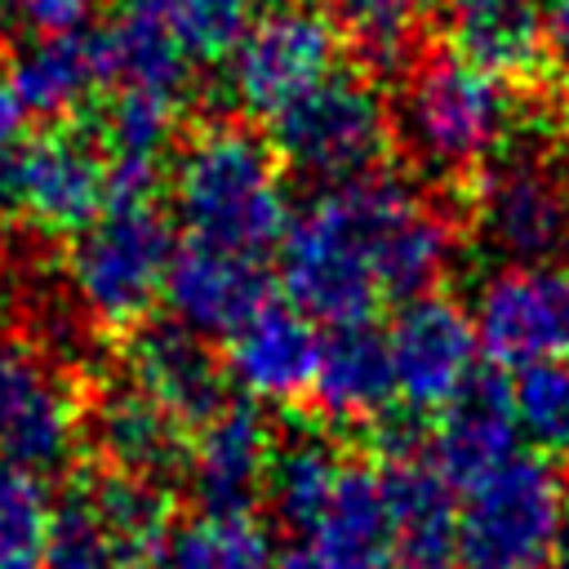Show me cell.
<instances>
[{
    "label": "cell",
    "instance_id": "36",
    "mask_svg": "<svg viewBox=\"0 0 569 569\" xmlns=\"http://www.w3.org/2000/svg\"><path fill=\"white\" fill-rule=\"evenodd\" d=\"M542 27H547V49L569 58V0H542Z\"/></svg>",
    "mask_w": 569,
    "mask_h": 569
},
{
    "label": "cell",
    "instance_id": "7",
    "mask_svg": "<svg viewBox=\"0 0 569 569\" xmlns=\"http://www.w3.org/2000/svg\"><path fill=\"white\" fill-rule=\"evenodd\" d=\"M391 138V111L373 80L333 71L271 120L276 156L311 182L338 187L378 169Z\"/></svg>",
    "mask_w": 569,
    "mask_h": 569
},
{
    "label": "cell",
    "instance_id": "16",
    "mask_svg": "<svg viewBox=\"0 0 569 569\" xmlns=\"http://www.w3.org/2000/svg\"><path fill=\"white\" fill-rule=\"evenodd\" d=\"M276 431L258 405H222L196 427L187 449V480L200 511H249L267 493Z\"/></svg>",
    "mask_w": 569,
    "mask_h": 569
},
{
    "label": "cell",
    "instance_id": "35",
    "mask_svg": "<svg viewBox=\"0 0 569 569\" xmlns=\"http://www.w3.org/2000/svg\"><path fill=\"white\" fill-rule=\"evenodd\" d=\"M18 129H22V102L9 84V76H0V169L18 151Z\"/></svg>",
    "mask_w": 569,
    "mask_h": 569
},
{
    "label": "cell",
    "instance_id": "31",
    "mask_svg": "<svg viewBox=\"0 0 569 569\" xmlns=\"http://www.w3.org/2000/svg\"><path fill=\"white\" fill-rule=\"evenodd\" d=\"M53 502L36 471L0 467V569H40Z\"/></svg>",
    "mask_w": 569,
    "mask_h": 569
},
{
    "label": "cell",
    "instance_id": "22",
    "mask_svg": "<svg viewBox=\"0 0 569 569\" xmlns=\"http://www.w3.org/2000/svg\"><path fill=\"white\" fill-rule=\"evenodd\" d=\"M453 53L498 76H529L547 53L542 0H445Z\"/></svg>",
    "mask_w": 569,
    "mask_h": 569
},
{
    "label": "cell",
    "instance_id": "6",
    "mask_svg": "<svg viewBox=\"0 0 569 569\" xmlns=\"http://www.w3.org/2000/svg\"><path fill=\"white\" fill-rule=\"evenodd\" d=\"M471 227L507 267L569 262V160L542 147H507L471 187Z\"/></svg>",
    "mask_w": 569,
    "mask_h": 569
},
{
    "label": "cell",
    "instance_id": "30",
    "mask_svg": "<svg viewBox=\"0 0 569 569\" xmlns=\"http://www.w3.org/2000/svg\"><path fill=\"white\" fill-rule=\"evenodd\" d=\"M507 400L516 431L533 445V453L569 458V360H538L516 369Z\"/></svg>",
    "mask_w": 569,
    "mask_h": 569
},
{
    "label": "cell",
    "instance_id": "4",
    "mask_svg": "<svg viewBox=\"0 0 569 569\" xmlns=\"http://www.w3.org/2000/svg\"><path fill=\"white\" fill-rule=\"evenodd\" d=\"M173 231L151 196H111L67 249V289L98 329H133L164 293Z\"/></svg>",
    "mask_w": 569,
    "mask_h": 569
},
{
    "label": "cell",
    "instance_id": "17",
    "mask_svg": "<svg viewBox=\"0 0 569 569\" xmlns=\"http://www.w3.org/2000/svg\"><path fill=\"white\" fill-rule=\"evenodd\" d=\"M320 338L298 307L262 302L240 329L227 333V378L262 405H293L311 391Z\"/></svg>",
    "mask_w": 569,
    "mask_h": 569
},
{
    "label": "cell",
    "instance_id": "5",
    "mask_svg": "<svg viewBox=\"0 0 569 569\" xmlns=\"http://www.w3.org/2000/svg\"><path fill=\"white\" fill-rule=\"evenodd\" d=\"M360 258L378 284V298H422L453 271L458 227L449 213L396 173H365L338 182Z\"/></svg>",
    "mask_w": 569,
    "mask_h": 569
},
{
    "label": "cell",
    "instance_id": "14",
    "mask_svg": "<svg viewBox=\"0 0 569 569\" xmlns=\"http://www.w3.org/2000/svg\"><path fill=\"white\" fill-rule=\"evenodd\" d=\"M280 569H391V520L382 480L347 462L329 498L284 529Z\"/></svg>",
    "mask_w": 569,
    "mask_h": 569
},
{
    "label": "cell",
    "instance_id": "29",
    "mask_svg": "<svg viewBox=\"0 0 569 569\" xmlns=\"http://www.w3.org/2000/svg\"><path fill=\"white\" fill-rule=\"evenodd\" d=\"M342 467H347V458L333 449V440L311 436V431L289 436V440L276 445V458H271V476H267V493L262 498L271 502L276 520L284 529H293L302 516H311L329 498V489L338 485Z\"/></svg>",
    "mask_w": 569,
    "mask_h": 569
},
{
    "label": "cell",
    "instance_id": "34",
    "mask_svg": "<svg viewBox=\"0 0 569 569\" xmlns=\"http://www.w3.org/2000/svg\"><path fill=\"white\" fill-rule=\"evenodd\" d=\"M98 13V0H0V36L4 40H53L76 36Z\"/></svg>",
    "mask_w": 569,
    "mask_h": 569
},
{
    "label": "cell",
    "instance_id": "23",
    "mask_svg": "<svg viewBox=\"0 0 569 569\" xmlns=\"http://www.w3.org/2000/svg\"><path fill=\"white\" fill-rule=\"evenodd\" d=\"M178 431L182 427L133 382L98 391V400L89 409V436H93L98 453L107 458V467H116V471L160 480L164 471L187 462Z\"/></svg>",
    "mask_w": 569,
    "mask_h": 569
},
{
    "label": "cell",
    "instance_id": "27",
    "mask_svg": "<svg viewBox=\"0 0 569 569\" xmlns=\"http://www.w3.org/2000/svg\"><path fill=\"white\" fill-rule=\"evenodd\" d=\"M84 493H89V502H93V511H98V520H102V529H107V538L124 565H138V560L164 551L169 498H164L160 480L107 467V476H98Z\"/></svg>",
    "mask_w": 569,
    "mask_h": 569
},
{
    "label": "cell",
    "instance_id": "2",
    "mask_svg": "<svg viewBox=\"0 0 569 569\" xmlns=\"http://www.w3.org/2000/svg\"><path fill=\"white\" fill-rule=\"evenodd\" d=\"M520 102L507 76L467 62L462 53L422 58L400 89V138L436 178L480 173L516 138Z\"/></svg>",
    "mask_w": 569,
    "mask_h": 569
},
{
    "label": "cell",
    "instance_id": "10",
    "mask_svg": "<svg viewBox=\"0 0 569 569\" xmlns=\"http://www.w3.org/2000/svg\"><path fill=\"white\" fill-rule=\"evenodd\" d=\"M0 200L13 218H22L36 231H80L111 200V160L102 142L84 133H36L0 169Z\"/></svg>",
    "mask_w": 569,
    "mask_h": 569
},
{
    "label": "cell",
    "instance_id": "26",
    "mask_svg": "<svg viewBox=\"0 0 569 569\" xmlns=\"http://www.w3.org/2000/svg\"><path fill=\"white\" fill-rule=\"evenodd\" d=\"M164 569H280V547L249 511H196L169 529Z\"/></svg>",
    "mask_w": 569,
    "mask_h": 569
},
{
    "label": "cell",
    "instance_id": "11",
    "mask_svg": "<svg viewBox=\"0 0 569 569\" xmlns=\"http://www.w3.org/2000/svg\"><path fill=\"white\" fill-rule=\"evenodd\" d=\"M84 431V405L49 351L0 342V458L22 471H53Z\"/></svg>",
    "mask_w": 569,
    "mask_h": 569
},
{
    "label": "cell",
    "instance_id": "18",
    "mask_svg": "<svg viewBox=\"0 0 569 569\" xmlns=\"http://www.w3.org/2000/svg\"><path fill=\"white\" fill-rule=\"evenodd\" d=\"M164 298L173 320L191 325L196 333H231L267 302V271L253 253L187 240L173 249Z\"/></svg>",
    "mask_w": 569,
    "mask_h": 569
},
{
    "label": "cell",
    "instance_id": "8",
    "mask_svg": "<svg viewBox=\"0 0 569 569\" xmlns=\"http://www.w3.org/2000/svg\"><path fill=\"white\" fill-rule=\"evenodd\" d=\"M338 27L325 9L284 0L253 18V27L231 49L227 89L240 111L276 120L302 93L333 76L338 62Z\"/></svg>",
    "mask_w": 569,
    "mask_h": 569
},
{
    "label": "cell",
    "instance_id": "13",
    "mask_svg": "<svg viewBox=\"0 0 569 569\" xmlns=\"http://www.w3.org/2000/svg\"><path fill=\"white\" fill-rule=\"evenodd\" d=\"M476 338L507 369L569 360V262L502 267L476 289Z\"/></svg>",
    "mask_w": 569,
    "mask_h": 569
},
{
    "label": "cell",
    "instance_id": "19",
    "mask_svg": "<svg viewBox=\"0 0 569 569\" xmlns=\"http://www.w3.org/2000/svg\"><path fill=\"white\" fill-rule=\"evenodd\" d=\"M391 520V569H462L458 489L422 453H400L382 476Z\"/></svg>",
    "mask_w": 569,
    "mask_h": 569
},
{
    "label": "cell",
    "instance_id": "33",
    "mask_svg": "<svg viewBox=\"0 0 569 569\" xmlns=\"http://www.w3.org/2000/svg\"><path fill=\"white\" fill-rule=\"evenodd\" d=\"M120 556L89 502L84 489L67 493L58 507H53V520H49V538H44V560L40 569H111Z\"/></svg>",
    "mask_w": 569,
    "mask_h": 569
},
{
    "label": "cell",
    "instance_id": "12",
    "mask_svg": "<svg viewBox=\"0 0 569 569\" xmlns=\"http://www.w3.org/2000/svg\"><path fill=\"white\" fill-rule=\"evenodd\" d=\"M387 356L405 409L440 413L476 382V320L445 293L409 298L387 329Z\"/></svg>",
    "mask_w": 569,
    "mask_h": 569
},
{
    "label": "cell",
    "instance_id": "28",
    "mask_svg": "<svg viewBox=\"0 0 569 569\" xmlns=\"http://www.w3.org/2000/svg\"><path fill=\"white\" fill-rule=\"evenodd\" d=\"M325 13L333 18L338 36L360 53V62L391 71L409 62L431 0H325Z\"/></svg>",
    "mask_w": 569,
    "mask_h": 569
},
{
    "label": "cell",
    "instance_id": "32",
    "mask_svg": "<svg viewBox=\"0 0 569 569\" xmlns=\"http://www.w3.org/2000/svg\"><path fill=\"white\" fill-rule=\"evenodd\" d=\"M151 4L164 13L191 62L231 58L240 36L258 18V0H151Z\"/></svg>",
    "mask_w": 569,
    "mask_h": 569
},
{
    "label": "cell",
    "instance_id": "37",
    "mask_svg": "<svg viewBox=\"0 0 569 569\" xmlns=\"http://www.w3.org/2000/svg\"><path fill=\"white\" fill-rule=\"evenodd\" d=\"M551 569H569V533H565V542H560V551H556Z\"/></svg>",
    "mask_w": 569,
    "mask_h": 569
},
{
    "label": "cell",
    "instance_id": "15",
    "mask_svg": "<svg viewBox=\"0 0 569 569\" xmlns=\"http://www.w3.org/2000/svg\"><path fill=\"white\" fill-rule=\"evenodd\" d=\"M124 369L138 391H147L178 427H200L227 400V369L209 351L204 333L182 320L133 325L124 342Z\"/></svg>",
    "mask_w": 569,
    "mask_h": 569
},
{
    "label": "cell",
    "instance_id": "9",
    "mask_svg": "<svg viewBox=\"0 0 569 569\" xmlns=\"http://www.w3.org/2000/svg\"><path fill=\"white\" fill-rule=\"evenodd\" d=\"M280 280L293 307L325 325H360L382 302L351 236L338 187H325L289 218L280 236Z\"/></svg>",
    "mask_w": 569,
    "mask_h": 569
},
{
    "label": "cell",
    "instance_id": "24",
    "mask_svg": "<svg viewBox=\"0 0 569 569\" xmlns=\"http://www.w3.org/2000/svg\"><path fill=\"white\" fill-rule=\"evenodd\" d=\"M111 76L107 67V44L102 36L76 31V36H53V40H31L9 71V84L22 102V111H36L44 120L71 116L102 80Z\"/></svg>",
    "mask_w": 569,
    "mask_h": 569
},
{
    "label": "cell",
    "instance_id": "25",
    "mask_svg": "<svg viewBox=\"0 0 569 569\" xmlns=\"http://www.w3.org/2000/svg\"><path fill=\"white\" fill-rule=\"evenodd\" d=\"M102 44H107L111 80L182 98L191 76V53L182 49V40L151 0H124L116 22L102 31Z\"/></svg>",
    "mask_w": 569,
    "mask_h": 569
},
{
    "label": "cell",
    "instance_id": "21",
    "mask_svg": "<svg viewBox=\"0 0 569 569\" xmlns=\"http://www.w3.org/2000/svg\"><path fill=\"white\" fill-rule=\"evenodd\" d=\"M516 449H520V431H516V418H511L507 387H498L489 378H476L449 409H440V422H436V436H431V462L440 467V476L453 489L493 471Z\"/></svg>",
    "mask_w": 569,
    "mask_h": 569
},
{
    "label": "cell",
    "instance_id": "3",
    "mask_svg": "<svg viewBox=\"0 0 569 569\" xmlns=\"http://www.w3.org/2000/svg\"><path fill=\"white\" fill-rule=\"evenodd\" d=\"M569 533V480L551 458L516 449L458 489L462 569H551Z\"/></svg>",
    "mask_w": 569,
    "mask_h": 569
},
{
    "label": "cell",
    "instance_id": "1",
    "mask_svg": "<svg viewBox=\"0 0 569 569\" xmlns=\"http://www.w3.org/2000/svg\"><path fill=\"white\" fill-rule=\"evenodd\" d=\"M173 213L191 240L258 258L293 218L276 147L231 120L196 129L173 160Z\"/></svg>",
    "mask_w": 569,
    "mask_h": 569
},
{
    "label": "cell",
    "instance_id": "20",
    "mask_svg": "<svg viewBox=\"0 0 569 569\" xmlns=\"http://www.w3.org/2000/svg\"><path fill=\"white\" fill-rule=\"evenodd\" d=\"M307 396L316 400V409L329 422H342V427L378 422L396 396L387 333H378L369 320L333 325L329 338H320L316 378H311Z\"/></svg>",
    "mask_w": 569,
    "mask_h": 569
}]
</instances>
